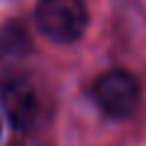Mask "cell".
Here are the masks:
<instances>
[{"instance_id":"6da1fadb","label":"cell","mask_w":146,"mask_h":146,"mask_svg":"<svg viewBox=\"0 0 146 146\" xmlns=\"http://www.w3.org/2000/svg\"><path fill=\"white\" fill-rule=\"evenodd\" d=\"M36 24L55 43H74L86 31L89 12L84 0H38Z\"/></svg>"},{"instance_id":"7a4b0ae2","label":"cell","mask_w":146,"mask_h":146,"mask_svg":"<svg viewBox=\"0 0 146 146\" xmlns=\"http://www.w3.org/2000/svg\"><path fill=\"white\" fill-rule=\"evenodd\" d=\"M94 101L98 108L110 117H127L134 113L141 86H139L137 77L127 70H108L94 82Z\"/></svg>"},{"instance_id":"3957f363","label":"cell","mask_w":146,"mask_h":146,"mask_svg":"<svg viewBox=\"0 0 146 146\" xmlns=\"http://www.w3.org/2000/svg\"><path fill=\"white\" fill-rule=\"evenodd\" d=\"M0 101L10 125L19 132H27L38 117V94L34 84L24 77H10L0 84Z\"/></svg>"},{"instance_id":"277c9868","label":"cell","mask_w":146,"mask_h":146,"mask_svg":"<svg viewBox=\"0 0 146 146\" xmlns=\"http://www.w3.org/2000/svg\"><path fill=\"white\" fill-rule=\"evenodd\" d=\"M15 146H17V144H15Z\"/></svg>"}]
</instances>
